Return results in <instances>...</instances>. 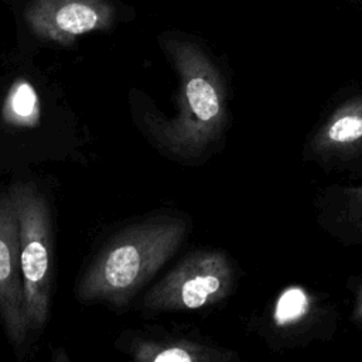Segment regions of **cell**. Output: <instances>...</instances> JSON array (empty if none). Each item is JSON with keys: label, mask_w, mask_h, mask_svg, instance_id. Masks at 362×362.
<instances>
[{"label": "cell", "mask_w": 362, "mask_h": 362, "mask_svg": "<svg viewBox=\"0 0 362 362\" xmlns=\"http://www.w3.org/2000/svg\"><path fill=\"white\" fill-rule=\"evenodd\" d=\"M163 48L180 76L177 115L150 119L154 140L171 154L198 161L219 147L229 126V90L225 75L209 54L189 40L165 38Z\"/></svg>", "instance_id": "6da1fadb"}, {"label": "cell", "mask_w": 362, "mask_h": 362, "mask_svg": "<svg viewBox=\"0 0 362 362\" xmlns=\"http://www.w3.org/2000/svg\"><path fill=\"white\" fill-rule=\"evenodd\" d=\"M188 233L178 218H154L126 228L86 267L76 287L82 301L122 308L167 263Z\"/></svg>", "instance_id": "7a4b0ae2"}, {"label": "cell", "mask_w": 362, "mask_h": 362, "mask_svg": "<svg viewBox=\"0 0 362 362\" xmlns=\"http://www.w3.org/2000/svg\"><path fill=\"white\" fill-rule=\"evenodd\" d=\"M7 194L18 221L27 321L31 331H40L51 301V212L45 197L33 184L16 182Z\"/></svg>", "instance_id": "3957f363"}, {"label": "cell", "mask_w": 362, "mask_h": 362, "mask_svg": "<svg viewBox=\"0 0 362 362\" xmlns=\"http://www.w3.org/2000/svg\"><path fill=\"white\" fill-rule=\"evenodd\" d=\"M338 318L337 304L327 293L290 283L266 304L256 331L272 351H290L331 341Z\"/></svg>", "instance_id": "277c9868"}, {"label": "cell", "mask_w": 362, "mask_h": 362, "mask_svg": "<svg viewBox=\"0 0 362 362\" xmlns=\"http://www.w3.org/2000/svg\"><path fill=\"white\" fill-rule=\"evenodd\" d=\"M301 158L325 174L362 178V85L329 99L304 139Z\"/></svg>", "instance_id": "5b68a950"}, {"label": "cell", "mask_w": 362, "mask_h": 362, "mask_svg": "<svg viewBox=\"0 0 362 362\" xmlns=\"http://www.w3.org/2000/svg\"><path fill=\"white\" fill-rule=\"evenodd\" d=\"M238 283V267L222 249H198L187 255L144 297L150 311L198 310L226 300Z\"/></svg>", "instance_id": "8992f818"}, {"label": "cell", "mask_w": 362, "mask_h": 362, "mask_svg": "<svg viewBox=\"0 0 362 362\" xmlns=\"http://www.w3.org/2000/svg\"><path fill=\"white\" fill-rule=\"evenodd\" d=\"M24 18L37 37L68 45L83 34L107 30L115 8L106 0H34Z\"/></svg>", "instance_id": "52a82bcc"}, {"label": "cell", "mask_w": 362, "mask_h": 362, "mask_svg": "<svg viewBox=\"0 0 362 362\" xmlns=\"http://www.w3.org/2000/svg\"><path fill=\"white\" fill-rule=\"evenodd\" d=\"M0 320L8 341L18 348L30 331L20 262V230L8 194L0 195Z\"/></svg>", "instance_id": "ba28073f"}, {"label": "cell", "mask_w": 362, "mask_h": 362, "mask_svg": "<svg viewBox=\"0 0 362 362\" xmlns=\"http://www.w3.org/2000/svg\"><path fill=\"white\" fill-rule=\"evenodd\" d=\"M317 226L346 247L362 246V184H328L313 199Z\"/></svg>", "instance_id": "9c48e42d"}, {"label": "cell", "mask_w": 362, "mask_h": 362, "mask_svg": "<svg viewBox=\"0 0 362 362\" xmlns=\"http://www.w3.org/2000/svg\"><path fill=\"white\" fill-rule=\"evenodd\" d=\"M130 354L134 361L140 362H230L239 359L232 349L184 338L137 339L132 344Z\"/></svg>", "instance_id": "30bf717a"}, {"label": "cell", "mask_w": 362, "mask_h": 362, "mask_svg": "<svg viewBox=\"0 0 362 362\" xmlns=\"http://www.w3.org/2000/svg\"><path fill=\"white\" fill-rule=\"evenodd\" d=\"M7 119L13 122H30L33 116L37 119V98L30 83L20 81L16 82L7 100Z\"/></svg>", "instance_id": "8fae6325"}, {"label": "cell", "mask_w": 362, "mask_h": 362, "mask_svg": "<svg viewBox=\"0 0 362 362\" xmlns=\"http://www.w3.org/2000/svg\"><path fill=\"white\" fill-rule=\"evenodd\" d=\"M352 305L349 311V321L359 329H362V274L352 279Z\"/></svg>", "instance_id": "7c38bea8"}, {"label": "cell", "mask_w": 362, "mask_h": 362, "mask_svg": "<svg viewBox=\"0 0 362 362\" xmlns=\"http://www.w3.org/2000/svg\"><path fill=\"white\" fill-rule=\"evenodd\" d=\"M362 13V0H349Z\"/></svg>", "instance_id": "4fadbf2b"}]
</instances>
